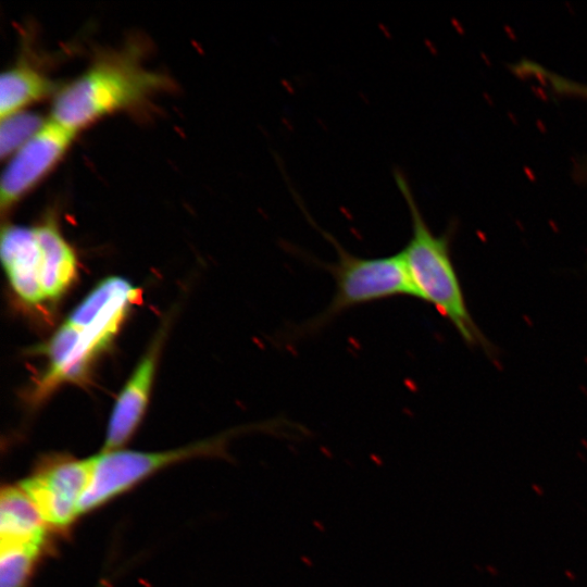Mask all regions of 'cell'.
<instances>
[{
  "label": "cell",
  "mask_w": 587,
  "mask_h": 587,
  "mask_svg": "<svg viewBox=\"0 0 587 587\" xmlns=\"http://www.w3.org/2000/svg\"><path fill=\"white\" fill-rule=\"evenodd\" d=\"M139 298L140 290L122 277L101 280L39 348L47 366L30 392V400L40 402L62 384L84 382Z\"/></svg>",
  "instance_id": "1"
},
{
  "label": "cell",
  "mask_w": 587,
  "mask_h": 587,
  "mask_svg": "<svg viewBox=\"0 0 587 587\" xmlns=\"http://www.w3.org/2000/svg\"><path fill=\"white\" fill-rule=\"evenodd\" d=\"M396 185L407 204L411 220V236L400 252L415 298L432 304L448 320L470 346L487 352L489 341L473 320L462 285L454 267L450 234L433 233L415 200L408 178L401 170L394 171Z\"/></svg>",
  "instance_id": "2"
},
{
  "label": "cell",
  "mask_w": 587,
  "mask_h": 587,
  "mask_svg": "<svg viewBox=\"0 0 587 587\" xmlns=\"http://www.w3.org/2000/svg\"><path fill=\"white\" fill-rule=\"evenodd\" d=\"M162 330L122 388L110 415L104 451L124 445L136 430L147 409L163 341Z\"/></svg>",
  "instance_id": "9"
},
{
  "label": "cell",
  "mask_w": 587,
  "mask_h": 587,
  "mask_svg": "<svg viewBox=\"0 0 587 587\" xmlns=\"http://www.w3.org/2000/svg\"><path fill=\"white\" fill-rule=\"evenodd\" d=\"M314 226L336 250L335 262L314 261L333 276L335 292L321 313L292 330L295 338L314 335L352 308L396 297L415 298L400 252L362 258L346 250L332 234Z\"/></svg>",
  "instance_id": "5"
},
{
  "label": "cell",
  "mask_w": 587,
  "mask_h": 587,
  "mask_svg": "<svg viewBox=\"0 0 587 587\" xmlns=\"http://www.w3.org/2000/svg\"><path fill=\"white\" fill-rule=\"evenodd\" d=\"M228 435L166 452L103 451L90 458V475L79 500L78 512L100 505L140 479L175 461L218 452Z\"/></svg>",
  "instance_id": "6"
},
{
  "label": "cell",
  "mask_w": 587,
  "mask_h": 587,
  "mask_svg": "<svg viewBox=\"0 0 587 587\" xmlns=\"http://www.w3.org/2000/svg\"><path fill=\"white\" fill-rule=\"evenodd\" d=\"M46 118L28 111L2 117L0 124L2 159L9 158L22 147L42 126Z\"/></svg>",
  "instance_id": "13"
},
{
  "label": "cell",
  "mask_w": 587,
  "mask_h": 587,
  "mask_svg": "<svg viewBox=\"0 0 587 587\" xmlns=\"http://www.w3.org/2000/svg\"><path fill=\"white\" fill-rule=\"evenodd\" d=\"M168 85L166 76L129 54L107 55L60 87L49 116L78 134L102 117L146 102Z\"/></svg>",
  "instance_id": "3"
},
{
  "label": "cell",
  "mask_w": 587,
  "mask_h": 587,
  "mask_svg": "<svg viewBox=\"0 0 587 587\" xmlns=\"http://www.w3.org/2000/svg\"><path fill=\"white\" fill-rule=\"evenodd\" d=\"M46 522L38 505L21 487L4 488L0 498L1 544L40 546Z\"/></svg>",
  "instance_id": "10"
},
{
  "label": "cell",
  "mask_w": 587,
  "mask_h": 587,
  "mask_svg": "<svg viewBox=\"0 0 587 587\" xmlns=\"http://www.w3.org/2000/svg\"><path fill=\"white\" fill-rule=\"evenodd\" d=\"M513 71L540 83L557 95L587 99V84L561 76L534 61L522 60L513 65Z\"/></svg>",
  "instance_id": "14"
},
{
  "label": "cell",
  "mask_w": 587,
  "mask_h": 587,
  "mask_svg": "<svg viewBox=\"0 0 587 587\" xmlns=\"http://www.w3.org/2000/svg\"><path fill=\"white\" fill-rule=\"evenodd\" d=\"M77 133L48 116L42 126L12 155L0 180L1 211H9L62 160Z\"/></svg>",
  "instance_id": "7"
},
{
  "label": "cell",
  "mask_w": 587,
  "mask_h": 587,
  "mask_svg": "<svg viewBox=\"0 0 587 587\" xmlns=\"http://www.w3.org/2000/svg\"><path fill=\"white\" fill-rule=\"evenodd\" d=\"M39 547L33 544H1L0 587H23Z\"/></svg>",
  "instance_id": "12"
},
{
  "label": "cell",
  "mask_w": 587,
  "mask_h": 587,
  "mask_svg": "<svg viewBox=\"0 0 587 587\" xmlns=\"http://www.w3.org/2000/svg\"><path fill=\"white\" fill-rule=\"evenodd\" d=\"M89 475V459L58 461L23 480L21 488L36 502L48 524L63 527L79 513Z\"/></svg>",
  "instance_id": "8"
},
{
  "label": "cell",
  "mask_w": 587,
  "mask_h": 587,
  "mask_svg": "<svg viewBox=\"0 0 587 587\" xmlns=\"http://www.w3.org/2000/svg\"><path fill=\"white\" fill-rule=\"evenodd\" d=\"M60 87L43 71L22 61L4 70L0 77V117L25 111L29 105L54 97Z\"/></svg>",
  "instance_id": "11"
},
{
  "label": "cell",
  "mask_w": 587,
  "mask_h": 587,
  "mask_svg": "<svg viewBox=\"0 0 587 587\" xmlns=\"http://www.w3.org/2000/svg\"><path fill=\"white\" fill-rule=\"evenodd\" d=\"M1 260L15 295L29 307L58 301L77 277V258L54 218L1 229Z\"/></svg>",
  "instance_id": "4"
}]
</instances>
